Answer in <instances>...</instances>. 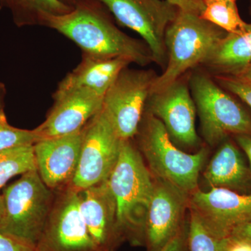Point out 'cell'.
Returning a JSON list of instances; mask_svg holds the SVG:
<instances>
[{
	"label": "cell",
	"instance_id": "obj_1",
	"mask_svg": "<svg viewBox=\"0 0 251 251\" xmlns=\"http://www.w3.org/2000/svg\"><path fill=\"white\" fill-rule=\"evenodd\" d=\"M40 25L58 31L75 43L82 53L126 57L140 66L153 62L146 44L120 30L96 0H80L62 16L43 15Z\"/></svg>",
	"mask_w": 251,
	"mask_h": 251
},
{
	"label": "cell",
	"instance_id": "obj_2",
	"mask_svg": "<svg viewBox=\"0 0 251 251\" xmlns=\"http://www.w3.org/2000/svg\"><path fill=\"white\" fill-rule=\"evenodd\" d=\"M117 206V224L125 240L144 244V228L154 178L131 140H122L120 156L108 180Z\"/></svg>",
	"mask_w": 251,
	"mask_h": 251
},
{
	"label": "cell",
	"instance_id": "obj_3",
	"mask_svg": "<svg viewBox=\"0 0 251 251\" xmlns=\"http://www.w3.org/2000/svg\"><path fill=\"white\" fill-rule=\"evenodd\" d=\"M227 34L200 15L179 9L166 29V66L155 78L151 94L164 90L190 69L204 64Z\"/></svg>",
	"mask_w": 251,
	"mask_h": 251
},
{
	"label": "cell",
	"instance_id": "obj_4",
	"mask_svg": "<svg viewBox=\"0 0 251 251\" xmlns=\"http://www.w3.org/2000/svg\"><path fill=\"white\" fill-rule=\"evenodd\" d=\"M54 191L37 170L21 175L4 188L0 234L36 248L53 204Z\"/></svg>",
	"mask_w": 251,
	"mask_h": 251
},
{
	"label": "cell",
	"instance_id": "obj_5",
	"mask_svg": "<svg viewBox=\"0 0 251 251\" xmlns=\"http://www.w3.org/2000/svg\"><path fill=\"white\" fill-rule=\"evenodd\" d=\"M137 135L153 177L174 185L189 196L198 189L200 173L207 155L205 148L194 153L181 151L172 141L163 123L149 113Z\"/></svg>",
	"mask_w": 251,
	"mask_h": 251
},
{
	"label": "cell",
	"instance_id": "obj_6",
	"mask_svg": "<svg viewBox=\"0 0 251 251\" xmlns=\"http://www.w3.org/2000/svg\"><path fill=\"white\" fill-rule=\"evenodd\" d=\"M189 86L203 137L210 146L222 143L231 134L251 135L250 116L211 77L198 73Z\"/></svg>",
	"mask_w": 251,
	"mask_h": 251
},
{
	"label": "cell",
	"instance_id": "obj_7",
	"mask_svg": "<svg viewBox=\"0 0 251 251\" xmlns=\"http://www.w3.org/2000/svg\"><path fill=\"white\" fill-rule=\"evenodd\" d=\"M156 77L151 70L125 68L104 96L102 110L120 139L138 134Z\"/></svg>",
	"mask_w": 251,
	"mask_h": 251
},
{
	"label": "cell",
	"instance_id": "obj_8",
	"mask_svg": "<svg viewBox=\"0 0 251 251\" xmlns=\"http://www.w3.org/2000/svg\"><path fill=\"white\" fill-rule=\"evenodd\" d=\"M104 5L118 23L135 31L148 46L153 62L165 69V34L179 9L166 0H96Z\"/></svg>",
	"mask_w": 251,
	"mask_h": 251
},
{
	"label": "cell",
	"instance_id": "obj_9",
	"mask_svg": "<svg viewBox=\"0 0 251 251\" xmlns=\"http://www.w3.org/2000/svg\"><path fill=\"white\" fill-rule=\"evenodd\" d=\"M122 143L108 117L100 110L82 128L78 166L69 186L80 191L108 180L118 161Z\"/></svg>",
	"mask_w": 251,
	"mask_h": 251
},
{
	"label": "cell",
	"instance_id": "obj_10",
	"mask_svg": "<svg viewBox=\"0 0 251 251\" xmlns=\"http://www.w3.org/2000/svg\"><path fill=\"white\" fill-rule=\"evenodd\" d=\"M36 249L39 251H100L82 219L78 191L70 186L57 190Z\"/></svg>",
	"mask_w": 251,
	"mask_h": 251
},
{
	"label": "cell",
	"instance_id": "obj_11",
	"mask_svg": "<svg viewBox=\"0 0 251 251\" xmlns=\"http://www.w3.org/2000/svg\"><path fill=\"white\" fill-rule=\"evenodd\" d=\"M188 207L189 195L174 185L154 178L144 228V244L148 251H161L179 233L186 224L185 212Z\"/></svg>",
	"mask_w": 251,
	"mask_h": 251
},
{
	"label": "cell",
	"instance_id": "obj_12",
	"mask_svg": "<svg viewBox=\"0 0 251 251\" xmlns=\"http://www.w3.org/2000/svg\"><path fill=\"white\" fill-rule=\"evenodd\" d=\"M220 239L229 237L251 221V193L242 194L222 188L202 191L198 188L189 196V207Z\"/></svg>",
	"mask_w": 251,
	"mask_h": 251
},
{
	"label": "cell",
	"instance_id": "obj_13",
	"mask_svg": "<svg viewBox=\"0 0 251 251\" xmlns=\"http://www.w3.org/2000/svg\"><path fill=\"white\" fill-rule=\"evenodd\" d=\"M146 106L148 113L164 125L172 141L188 148L199 143L196 104L184 81L179 79L164 90L150 94Z\"/></svg>",
	"mask_w": 251,
	"mask_h": 251
},
{
	"label": "cell",
	"instance_id": "obj_14",
	"mask_svg": "<svg viewBox=\"0 0 251 251\" xmlns=\"http://www.w3.org/2000/svg\"><path fill=\"white\" fill-rule=\"evenodd\" d=\"M103 99V96L85 88L54 92L53 106L45 121L34 130L41 140L79 131L102 110Z\"/></svg>",
	"mask_w": 251,
	"mask_h": 251
},
{
	"label": "cell",
	"instance_id": "obj_15",
	"mask_svg": "<svg viewBox=\"0 0 251 251\" xmlns=\"http://www.w3.org/2000/svg\"><path fill=\"white\" fill-rule=\"evenodd\" d=\"M82 129L34 144L36 168L44 184L52 191L69 186L80 160Z\"/></svg>",
	"mask_w": 251,
	"mask_h": 251
},
{
	"label": "cell",
	"instance_id": "obj_16",
	"mask_svg": "<svg viewBox=\"0 0 251 251\" xmlns=\"http://www.w3.org/2000/svg\"><path fill=\"white\" fill-rule=\"evenodd\" d=\"M82 219L100 251H115L124 241L117 224V206L108 181L78 191Z\"/></svg>",
	"mask_w": 251,
	"mask_h": 251
},
{
	"label": "cell",
	"instance_id": "obj_17",
	"mask_svg": "<svg viewBox=\"0 0 251 251\" xmlns=\"http://www.w3.org/2000/svg\"><path fill=\"white\" fill-rule=\"evenodd\" d=\"M131 63L126 57H102L82 53L80 64L59 82L55 92L85 88L104 97L119 74Z\"/></svg>",
	"mask_w": 251,
	"mask_h": 251
},
{
	"label": "cell",
	"instance_id": "obj_18",
	"mask_svg": "<svg viewBox=\"0 0 251 251\" xmlns=\"http://www.w3.org/2000/svg\"><path fill=\"white\" fill-rule=\"evenodd\" d=\"M211 188H222L249 194L251 174L242 153L232 142L222 143L203 173Z\"/></svg>",
	"mask_w": 251,
	"mask_h": 251
},
{
	"label": "cell",
	"instance_id": "obj_19",
	"mask_svg": "<svg viewBox=\"0 0 251 251\" xmlns=\"http://www.w3.org/2000/svg\"><path fill=\"white\" fill-rule=\"evenodd\" d=\"M251 63V24L247 30L227 34L204 65L219 75H237Z\"/></svg>",
	"mask_w": 251,
	"mask_h": 251
},
{
	"label": "cell",
	"instance_id": "obj_20",
	"mask_svg": "<svg viewBox=\"0 0 251 251\" xmlns=\"http://www.w3.org/2000/svg\"><path fill=\"white\" fill-rule=\"evenodd\" d=\"M4 7L11 11L18 27L40 25L43 15L62 16L74 8L62 0H4Z\"/></svg>",
	"mask_w": 251,
	"mask_h": 251
},
{
	"label": "cell",
	"instance_id": "obj_21",
	"mask_svg": "<svg viewBox=\"0 0 251 251\" xmlns=\"http://www.w3.org/2000/svg\"><path fill=\"white\" fill-rule=\"evenodd\" d=\"M33 145L0 151V189L11 178L37 170Z\"/></svg>",
	"mask_w": 251,
	"mask_h": 251
},
{
	"label": "cell",
	"instance_id": "obj_22",
	"mask_svg": "<svg viewBox=\"0 0 251 251\" xmlns=\"http://www.w3.org/2000/svg\"><path fill=\"white\" fill-rule=\"evenodd\" d=\"M201 17L226 31L238 34L247 30L251 24L244 22L239 14L236 2L217 1L208 3Z\"/></svg>",
	"mask_w": 251,
	"mask_h": 251
},
{
	"label": "cell",
	"instance_id": "obj_23",
	"mask_svg": "<svg viewBox=\"0 0 251 251\" xmlns=\"http://www.w3.org/2000/svg\"><path fill=\"white\" fill-rule=\"evenodd\" d=\"M189 210L186 232V250L222 251V239L213 233L194 211Z\"/></svg>",
	"mask_w": 251,
	"mask_h": 251
},
{
	"label": "cell",
	"instance_id": "obj_24",
	"mask_svg": "<svg viewBox=\"0 0 251 251\" xmlns=\"http://www.w3.org/2000/svg\"><path fill=\"white\" fill-rule=\"evenodd\" d=\"M40 140L34 129L16 128L8 123L6 117L0 118V151L16 147L33 145Z\"/></svg>",
	"mask_w": 251,
	"mask_h": 251
},
{
	"label": "cell",
	"instance_id": "obj_25",
	"mask_svg": "<svg viewBox=\"0 0 251 251\" xmlns=\"http://www.w3.org/2000/svg\"><path fill=\"white\" fill-rule=\"evenodd\" d=\"M217 82L223 88L235 94L251 108V83L232 75H218Z\"/></svg>",
	"mask_w": 251,
	"mask_h": 251
},
{
	"label": "cell",
	"instance_id": "obj_26",
	"mask_svg": "<svg viewBox=\"0 0 251 251\" xmlns=\"http://www.w3.org/2000/svg\"><path fill=\"white\" fill-rule=\"evenodd\" d=\"M222 251H251V241L236 234H231L221 241Z\"/></svg>",
	"mask_w": 251,
	"mask_h": 251
},
{
	"label": "cell",
	"instance_id": "obj_27",
	"mask_svg": "<svg viewBox=\"0 0 251 251\" xmlns=\"http://www.w3.org/2000/svg\"><path fill=\"white\" fill-rule=\"evenodd\" d=\"M0 251H39L36 247L0 234Z\"/></svg>",
	"mask_w": 251,
	"mask_h": 251
},
{
	"label": "cell",
	"instance_id": "obj_28",
	"mask_svg": "<svg viewBox=\"0 0 251 251\" xmlns=\"http://www.w3.org/2000/svg\"><path fill=\"white\" fill-rule=\"evenodd\" d=\"M166 1L174 5L179 10L195 13L200 16L205 7L204 1L201 0H166Z\"/></svg>",
	"mask_w": 251,
	"mask_h": 251
},
{
	"label": "cell",
	"instance_id": "obj_29",
	"mask_svg": "<svg viewBox=\"0 0 251 251\" xmlns=\"http://www.w3.org/2000/svg\"><path fill=\"white\" fill-rule=\"evenodd\" d=\"M186 232H187V222H186L179 233L176 234L161 251H186Z\"/></svg>",
	"mask_w": 251,
	"mask_h": 251
},
{
	"label": "cell",
	"instance_id": "obj_30",
	"mask_svg": "<svg viewBox=\"0 0 251 251\" xmlns=\"http://www.w3.org/2000/svg\"><path fill=\"white\" fill-rule=\"evenodd\" d=\"M235 138L238 145L247 154L249 165H250L249 169H250L251 174V135H235Z\"/></svg>",
	"mask_w": 251,
	"mask_h": 251
},
{
	"label": "cell",
	"instance_id": "obj_31",
	"mask_svg": "<svg viewBox=\"0 0 251 251\" xmlns=\"http://www.w3.org/2000/svg\"><path fill=\"white\" fill-rule=\"evenodd\" d=\"M232 234H236L251 241V221L238 227Z\"/></svg>",
	"mask_w": 251,
	"mask_h": 251
},
{
	"label": "cell",
	"instance_id": "obj_32",
	"mask_svg": "<svg viewBox=\"0 0 251 251\" xmlns=\"http://www.w3.org/2000/svg\"><path fill=\"white\" fill-rule=\"evenodd\" d=\"M6 95V89L3 82H0V118L5 117L4 106L5 98Z\"/></svg>",
	"mask_w": 251,
	"mask_h": 251
},
{
	"label": "cell",
	"instance_id": "obj_33",
	"mask_svg": "<svg viewBox=\"0 0 251 251\" xmlns=\"http://www.w3.org/2000/svg\"><path fill=\"white\" fill-rule=\"evenodd\" d=\"M234 76L239 77L242 80L247 81L251 83V63L249 66H247L244 70L242 71L237 75Z\"/></svg>",
	"mask_w": 251,
	"mask_h": 251
},
{
	"label": "cell",
	"instance_id": "obj_34",
	"mask_svg": "<svg viewBox=\"0 0 251 251\" xmlns=\"http://www.w3.org/2000/svg\"><path fill=\"white\" fill-rule=\"evenodd\" d=\"M4 200H3L2 195L0 194V219L4 213Z\"/></svg>",
	"mask_w": 251,
	"mask_h": 251
},
{
	"label": "cell",
	"instance_id": "obj_35",
	"mask_svg": "<svg viewBox=\"0 0 251 251\" xmlns=\"http://www.w3.org/2000/svg\"><path fill=\"white\" fill-rule=\"evenodd\" d=\"M62 1H64L66 4H69V6L74 7V5L78 2L79 1H80V0H62Z\"/></svg>",
	"mask_w": 251,
	"mask_h": 251
},
{
	"label": "cell",
	"instance_id": "obj_36",
	"mask_svg": "<svg viewBox=\"0 0 251 251\" xmlns=\"http://www.w3.org/2000/svg\"><path fill=\"white\" fill-rule=\"evenodd\" d=\"M233 1V2H236L237 0H203L204 1V5L206 4H208V3L213 2V1Z\"/></svg>",
	"mask_w": 251,
	"mask_h": 251
},
{
	"label": "cell",
	"instance_id": "obj_37",
	"mask_svg": "<svg viewBox=\"0 0 251 251\" xmlns=\"http://www.w3.org/2000/svg\"><path fill=\"white\" fill-rule=\"evenodd\" d=\"M4 8V0H0V9Z\"/></svg>",
	"mask_w": 251,
	"mask_h": 251
},
{
	"label": "cell",
	"instance_id": "obj_38",
	"mask_svg": "<svg viewBox=\"0 0 251 251\" xmlns=\"http://www.w3.org/2000/svg\"><path fill=\"white\" fill-rule=\"evenodd\" d=\"M201 1H203V0H201Z\"/></svg>",
	"mask_w": 251,
	"mask_h": 251
},
{
	"label": "cell",
	"instance_id": "obj_39",
	"mask_svg": "<svg viewBox=\"0 0 251 251\" xmlns=\"http://www.w3.org/2000/svg\"><path fill=\"white\" fill-rule=\"evenodd\" d=\"M186 251H187V250H186Z\"/></svg>",
	"mask_w": 251,
	"mask_h": 251
}]
</instances>
